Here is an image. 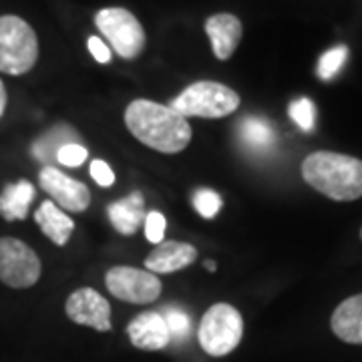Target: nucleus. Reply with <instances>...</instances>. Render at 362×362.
<instances>
[{"label": "nucleus", "instance_id": "1", "mask_svg": "<svg viewBox=\"0 0 362 362\" xmlns=\"http://www.w3.org/2000/svg\"><path fill=\"white\" fill-rule=\"evenodd\" d=\"M125 125L135 139L161 153H180L192 141L187 119L169 105L149 99H137L127 107Z\"/></svg>", "mask_w": 362, "mask_h": 362}, {"label": "nucleus", "instance_id": "24", "mask_svg": "<svg viewBox=\"0 0 362 362\" xmlns=\"http://www.w3.org/2000/svg\"><path fill=\"white\" fill-rule=\"evenodd\" d=\"M89 157L87 149L78 143H66L59 149L57 153V161L65 168H78L81 163H85V159Z\"/></svg>", "mask_w": 362, "mask_h": 362}, {"label": "nucleus", "instance_id": "2", "mask_svg": "<svg viewBox=\"0 0 362 362\" xmlns=\"http://www.w3.org/2000/svg\"><path fill=\"white\" fill-rule=\"evenodd\" d=\"M302 177L330 199L352 202L362 197V161L356 157L316 151L304 159Z\"/></svg>", "mask_w": 362, "mask_h": 362}, {"label": "nucleus", "instance_id": "19", "mask_svg": "<svg viewBox=\"0 0 362 362\" xmlns=\"http://www.w3.org/2000/svg\"><path fill=\"white\" fill-rule=\"evenodd\" d=\"M77 139V133L73 127L69 125H57L52 127L47 135H42L39 141L33 145V156L40 159L42 163H51L52 159H57L59 149L66 145V143H77L73 141Z\"/></svg>", "mask_w": 362, "mask_h": 362}, {"label": "nucleus", "instance_id": "26", "mask_svg": "<svg viewBox=\"0 0 362 362\" xmlns=\"http://www.w3.org/2000/svg\"><path fill=\"white\" fill-rule=\"evenodd\" d=\"M90 175H93V180L97 181L101 187H109V185L115 183L113 171H111V168H109L105 161H101V159H95V161L90 163Z\"/></svg>", "mask_w": 362, "mask_h": 362}, {"label": "nucleus", "instance_id": "11", "mask_svg": "<svg viewBox=\"0 0 362 362\" xmlns=\"http://www.w3.org/2000/svg\"><path fill=\"white\" fill-rule=\"evenodd\" d=\"M206 33L209 40H211V49L214 54L220 59V61H228L232 57L242 35H244V26L240 23L238 16L228 13L214 14L209 16L206 23Z\"/></svg>", "mask_w": 362, "mask_h": 362}, {"label": "nucleus", "instance_id": "16", "mask_svg": "<svg viewBox=\"0 0 362 362\" xmlns=\"http://www.w3.org/2000/svg\"><path fill=\"white\" fill-rule=\"evenodd\" d=\"M109 220L113 223L117 232L123 235H133L139 230L143 221H145V206H143L141 194H131L125 199H119L115 204L109 206Z\"/></svg>", "mask_w": 362, "mask_h": 362}, {"label": "nucleus", "instance_id": "15", "mask_svg": "<svg viewBox=\"0 0 362 362\" xmlns=\"http://www.w3.org/2000/svg\"><path fill=\"white\" fill-rule=\"evenodd\" d=\"M35 221L40 226L42 233L57 246H65L75 230V221L52 202L40 204L39 211L35 214Z\"/></svg>", "mask_w": 362, "mask_h": 362}, {"label": "nucleus", "instance_id": "29", "mask_svg": "<svg viewBox=\"0 0 362 362\" xmlns=\"http://www.w3.org/2000/svg\"><path fill=\"white\" fill-rule=\"evenodd\" d=\"M204 266H206V268H207V270H209V272H216V268H218L214 259H206V262H204Z\"/></svg>", "mask_w": 362, "mask_h": 362}, {"label": "nucleus", "instance_id": "18", "mask_svg": "<svg viewBox=\"0 0 362 362\" xmlns=\"http://www.w3.org/2000/svg\"><path fill=\"white\" fill-rule=\"evenodd\" d=\"M240 139L250 151L266 153L276 145L272 125L262 117H246L240 121Z\"/></svg>", "mask_w": 362, "mask_h": 362}, {"label": "nucleus", "instance_id": "6", "mask_svg": "<svg viewBox=\"0 0 362 362\" xmlns=\"http://www.w3.org/2000/svg\"><path fill=\"white\" fill-rule=\"evenodd\" d=\"M95 25L113 51L123 59H135L145 49V30L141 23L125 8H103L95 16Z\"/></svg>", "mask_w": 362, "mask_h": 362}, {"label": "nucleus", "instance_id": "7", "mask_svg": "<svg viewBox=\"0 0 362 362\" xmlns=\"http://www.w3.org/2000/svg\"><path fill=\"white\" fill-rule=\"evenodd\" d=\"M39 278L40 259L35 250L16 238H0V282L11 288H30Z\"/></svg>", "mask_w": 362, "mask_h": 362}, {"label": "nucleus", "instance_id": "14", "mask_svg": "<svg viewBox=\"0 0 362 362\" xmlns=\"http://www.w3.org/2000/svg\"><path fill=\"white\" fill-rule=\"evenodd\" d=\"M332 332L349 344H362V294L346 298L332 314Z\"/></svg>", "mask_w": 362, "mask_h": 362}, {"label": "nucleus", "instance_id": "30", "mask_svg": "<svg viewBox=\"0 0 362 362\" xmlns=\"http://www.w3.org/2000/svg\"><path fill=\"white\" fill-rule=\"evenodd\" d=\"M361 238H362V230H361Z\"/></svg>", "mask_w": 362, "mask_h": 362}, {"label": "nucleus", "instance_id": "17", "mask_svg": "<svg viewBox=\"0 0 362 362\" xmlns=\"http://www.w3.org/2000/svg\"><path fill=\"white\" fill-rule=\"evenodd\" d=\"M33 199H35V185L30 181L21 180L11 183L0 194V216L6 221L25 220Z\"/></svg>", "mask_w": 362, "mask_h": 362}, {"label": "nucleus", "instance_id": "25", "mask_svg": "<svg viewBox=\"0 0 362 362\" xmlns=\"http://www.w3.org/2000/svg\"><path fill=\"white\" fill-rule=\"evenodd\" d=\"M145 238L151 242V244H161L163 242V233L168 228V220L163 218V214L159 211H149L145 216Z\"/></svg>", "mask_w": 362, "mask_h": 362}, {"label": "nucleus", "instance_id": "13", "mask_svg": "<svg viewBox=\"0 0 362 362\" xmlns=\"http://www.w3.org/2000/svg\"><path fill=\"white\" fill-rule=\"evenodd\" d=\"M197 259V250L185 242H161L145 258V268L151 274H173L187 268Z\"/></svg>", "mask_w": 362, "mask_h": 362}, {"label": "nucleus", "instance_id": "5", "mask_svg": "<svg viewBox=\"0 0 362 362\" xmlns=\"http://www.w3.org/2000/svg\"><path fill=\"white\" fill-rule=\"evenodd\" d=\"M242 334V314L230 304H214L199 322L197 340L209 356H226L240 344Z\"/></svg>", "mask_w": 362, "mask_h": 362}, {"label": "nucleus", "instance_id": "20", "mask_svg": "<svg viewBox=\"0 0 362 362\" xmlns=\"http://www.w3.org/2000/svg\"><path fill=\"white\" fill-rule=\"evenodd\" d=\"M349 59V49L346 47H334L330 51H326L318 61V77L322 81H330L340 73V69L344 66Z\"/></svg>", "mask_w": 362, "mask_h": 362}, {"label": "nucleus", "instance_id": "22", "mask_svg": "<svg viewBox=\"0 0 362 362\" xmlns=\"http://www.w3.org/2000/svg\"><path fill=\"white\" fill-rule=\"evenodd\" d=\"M163 320L168 324L169 338H175V340H185L189 337V330H192V320L189 316L183 310L177 308H168V310L161 314Z\"/></svg>", "mask_w": 362, "mask_h": 362}, {"label": "nucleus", "instance_id": "8", "mask_svg": "<svg viewBox=\"0 0 362 362\" xmlns=\"http://www.w3.org/2000/svg\"><path fill=\"white\" fill-rule=\"evenodd\" d=\"M105 284L113 296L131 304H149L161 294V282L157 276L129 266L111 268L105 276Z\"/></svg>", "mask_w": 362, "mask_h": 362}, {"label": "nucleus", "instance_id": "9", "mask_svg": "<svg viewBox=\"0 0 362 362\" xmlns=\"http://www.w3.org/2000/svg\"><path fill=\"white\" fill-rule=\"evenodd\" d=\"M40 187L51 195L52 202L66 211H85L90 204L89 187L81 181L73 180L52 165L40 169Z\"/></svg>", "mask_w": 362, "mask_h": 362}, {"label": "nucleus", "instance_id": "4", "mask_svg": "<svg viewBox=\"0 0 362 362\" xmlns=\"http://www.w3.org/2000/svg\"><path fill=\"white\" fill-rule=\"evenodd\" d=\"M181 117H204V119H221L232 115L240 107V95L228 85L216 81H197L169 105Z\"/></svg>", "mask_w": 362, "mask_h": 362}, {"label": "nucleus", "instance_id": "12", "mask_svg": "<svg viewBox=\"0 0 362 362\" xmlns=\"http://www.w3.org/2000/svg\"><path fill=\"white\" fill-rule=\"evenodd\" d=\"M127 334L133 346L141 350H161L169 344L168 324L161 312H143L127 326Z\"/></svg>", "mask_w": 362, "mask_h": 362}, {"label": "nucleus", "instance_id": "21", "mask_svg": "<svg viewBox=\"0 0 362 362\" xmlns=\"http://www.w3.org/2000/svg\"><path fill=\"white\" fill-rule=\"evenodd\" d=\"M290 117L302 131L314 129V121H316V107L310 99L302 97L290 103Z\"/></svg>", "mask_w": 362, "mask_h": 362}, {"label": "nucleus", "instance_id": "23", "mask_svg": "<svg viewBox=\"0 0 362 362\" xmlns=\"http://www.w3.org/2000/svg\"><path fill=\"white\" fill-rule=\"evenodd\" d=\"M194 206L202 218L211 220V218H216L220 214L221 197L214 189H197V194L194 197Z\"/></svg>", "mask_w": 362, "mask_h": 362}, {"label": "nucleus", "instance_id": "28", "mask_svg": "<svg viewBox=\"0 0 362 362\" xmlns=\"http://www.w3.org/2000/svg\"><path fill=\"white\" fill-rule=\"evenodd\" d=\"M4 109H6V89L4 83L0 81V117L4 115Z\"/></svg>", "mask_w": 362, "mask_h": 362}, {"label": "nucleus", "instance_id": "10", "mask_svg": "<svg viewBox=\"0 0 362 362\" xmlns=\"http://www.w3.org/2000/svg\"><path fill=\"white\" fill-rule=\"evenodd\" d=\"M66 316L75 324L90 326L99 332L111 330V306L97 290L81 288L66 300Z\"/></svg>", "mask_w": 362, "mask_h": 362}, {"label": "nucleus", "instance_id": "27", "mask_svg": "<svg viewBox=\"0 0 362 362\" xmlns=\"http://www.w3.org/2000/svg\"><path fill=\"white\" fill-rule=\"evenodd\" d=\"M89 51L95 57V61H99V63H109L111 61V49L99 37H90Z\"/></svg>", "mask_w": 362, "mask_h": 362}, {"label": "nucleus", "instance_id": "3", "mask_svg": "<svg viewBox=\"0 0 362 362\" xmlns=\"http://www.w3.org/2000/svg\"><path fill=\"white\" fill-rule=\"evenodd\" d=\"M39 59V39L33 26L21 16H0V71L25 75Z\"/></svg>", "mask_w": 362, "mask_h": 362}]
</instances>
